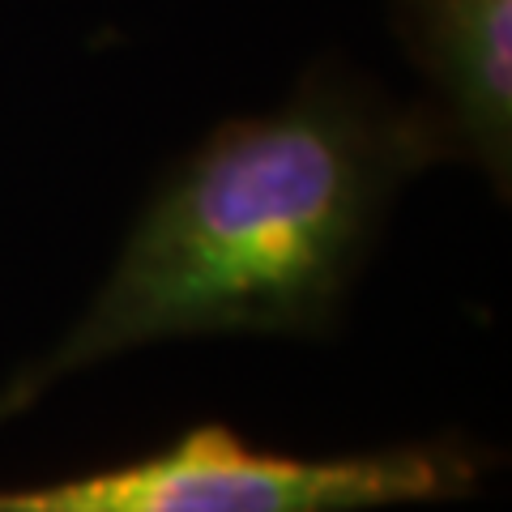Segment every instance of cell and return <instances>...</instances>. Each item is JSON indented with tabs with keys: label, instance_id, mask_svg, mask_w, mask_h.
Wrapping results in <instances>:
<instances>
[{
	"label": "cell",
	"instance_id": "obj_1",
	"mask_svg": "<svg viewBox=\"0 0 512 512\" xmlns=\"http://www.w3.org/2000/svg\"><path fill=\"white\" fill-rule=\"evenodd\" d=\"M448 158L457 146L431 103L316 60L282 107L218 124L158 180L94 303L5 384L0 419L150 342L325 338L397 192Z\"/></svg>",
	"mask_w": 512,
	"mask_h": 512
},
{
	"label": "cell",
	"instance_id": "obj_3",
	"mask_svg": "<svg viewBox=\"0 0 512 512\" xmlns=\"http://www.w3.org/2000/svg\"><path fill=\"white\" fill-rule=\"evenodd\" d=\"M393 35L431 86L457 146L508 201L512 184V0H393Z\"/></svg>",
	"mask_w": 512,
	"mask_h": 512
},
{
	"label": "cell",
	"instance_id": "obj_2",
	"mask_svg": "<svg viewBox=\"0 0 512 512\" xmlns=\"http://www.w3.org/2000/svg\"><path fill=\"white\" fill-rule=\"evenodd\" d=\"M478 483L457 444H410L359 457H282L205 423L137 466L73 483L0 491V512H372L453 500Z\"/></svg>",
	"mask_w": 512,
	"mask_h": 512
}]
</instances>
